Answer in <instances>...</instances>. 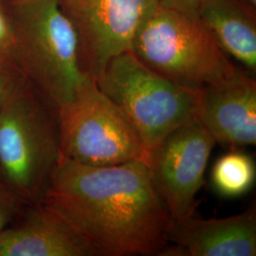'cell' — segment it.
I'll list each match as a JSON object with an SVG mask.
<instances>
[{
    "mask_svg": "<svg viewBox=\"0 0 256 256\" xmlns=\"http://www.w3.org/2000/svg\"><path fill=\"white\" fill-rule=\"evenodd\" d=\"M102 256H162L171 221L144 160L90 166L62 156L42 200Z\"/></svg>",
    "mask_w": 256,
    "mask_h": 256,
    "instance_id": "cell-1",
    "label": "cell"
},
{
    "mask_svg": "<svg viewBox=\"0 0 256 256\" xmlns=\"http://www.w3.org/2000/svg\"><path fill=\"white\" fill-rule=\"evenodd\" d=\"M12 57L55 111L70 101L90 76L82 70L79 41L59 0H7Z\"/></svg>",
    "mask_w": 256,
    "mask_h": 256,
    "instance_id": "cell-2",
    "label": "cell"
},
{
    "mask_svg": "<svg viewBox=\"0 0 256 256\" xmlns=\"http://www.w3.org/2000/svg\"><path fill=\"white\" fill-rule=\"evenodd\" d=\"M61 158L56 111L27 81L0 106L3 180L28 204L42 202Z\"/></svg>",
    "mask_w": 256,
    "mask_h": 256,
    "instance_id": "cell-3",
    "label": "cell"
},
{
    "mask_svg": "<svg viewBox=\"0 0 256 256\" xmlns=\"http://www.w3.org/2000/svg\"><path fill=\"white\" fill-rule=\"evenodd\" d=\"M131 52L149 68L194 90L240 70L198 19L160 4L138 30Z\"/></svg>",
    "mask_w": 256,
    "mask_h": 256,
    "instance_id": "cell-4",
    "label": "cell"
},
{
    "mask_svg": "<svg viewBox=\"0 0 256 256\" xmlns=\"http://www.w3.org/2000/svg\"><path fill=\"white\" fill-rule=\"evenodd\" d=\"M95 81L126 115L148 155L168 134L196 116L198 90L156 72L131 50L111 59Z\"/></svg>",
    "mask_w": 256,
    "mask_h": 256,
    "instance_id": "cell-5",
    "label": "cell"
},
{
    "mask_svg": "<svg viewBox=\"0 0 256 256\" xmlns=\"http://www.w3.org/2000/svg\"><path fill=\"white\" fill-rule=\"evenodd\" d=\"M56 115L62 156L90 166L148 162L146 149L126 115L90 76Z\"/></svg>",
    "mask_w": 256,
    "mask_h": 256,
    "instance_id": "cell-6",
    "label": "cell"
},
{
    "mask_svg": "<svg viewBox=\"0 0 256 256\" xmlns=\"http://www.w3.org/2000/svg\"><path fill=\"white\" fill-rule=\"evenodd\" d=\"M76 30L82 70L97 79L111 59L131 50L160 0H59Z\"/></svg>",
    "mask_w": 256,
    "mask_h": 256,
    "instance_id": "cell-7",
    "label": "cell"
},
{
    "mask_svg": "<svg viewBox=\"0 0 256 256\" xmlns=\"http://www.w3.org/2000/svg\"><path fill=\"white\" fill-rule=\"evenodd\" d=\"M216 144L194 118L174 129L149 153L151 180L171 220L194 214L196 198L205 183L204 174Z\"/></svg>",
    "mask_w": 256,
    "mask_h": 256,
    "instance_id": "cell-8",
    "label": "cell"
},
{
    "mask_svg": "<svg viewBox=\"0 0 256 256\" xmlns=\"http://www.w3.org/2000/svg\"><path fill=\"white\" fill-rule=\"evenodd\" d=\"M196 118L224 146H256V81L239 70L227 80L198 90Z\"/></svg>",
    "mask_w": 256,
    "mask_h": 256,
    "instance_id": "cell-9",
    "label": "cell"
},
{
    "mask_svg": "<svg viewBox=\"0 0 256 256\" xmlns=\"http://www.w3.org/2000/svg\"><path fill=\"white\" fill-rule=\"evenodd\" d=\"M30 205L0 234V256H102L44 202Z\"/></svg>",
    "mask_w": 256,
    "mask_h": 256,
    "instance_id": "cell-10",
    "label": "cell"
},
{
    "mask_svg": "<svg viewBox=\"0 0 256 256\" xmlns=\"http://www.w3.org/2000/svg\"><path fill=\"white\" fill-rule=\"evenodd\" d=\"M162 256H256V210L224 218L171 220Z\"/></svg>",
    "mask_w": 256,
    "mask_h": 256,
    "instance_id": "cell-11",
    "label": "cell"
},
{
    "mask_svg": "<svg viewBox=\"0 0 256 256\" xmlns=\"http://www.w3.org/2000/svg\"><path fill=\"white\" fill-rule=\"evenodd\" d=\"M196 18L226 54L256 72V7L244 0H204Z\"/></svg>",
    "mask_w": 256,
    "mask_h": 256,
    "instance_id": "cell-12",
    "label": "cell"
},
{
    "mask_svg": "<svg viewBox=\"0 0 256 256\" xmlns=\"http://www.w3.org/2000/svg\"><path fill=\"white\" fill-rule=\"evenodd\" d=\"M256 164L250 156L238 149L220 156L212 167V183L225 198H238L248 192L256 182Z\"/></svg>",
    "mask_w": 256,
    "mask_h": 256,
    "instance_id": "cell-13",
    "label": "cell"
},
{
    "mask_svg": "<svg viewBox=\"0 0 256 256\" xmlns=\"http://www.w3.org/2000/svg\"><path fill=\"white\" fill-rule=\"evenodd\" d=\"M27 81L14 58L0 52V106Z\"/></svg>",
    "mask_w": 256,
    "mask_h": 256,
    "instance_id": "cell-14",
    "label": "cell"
},
{
    "mask_svg": "<svg viewBox=\"0 0 256 256\" xmlns=\"http://www.w3.org/2000/svg\"><path fill=\"white\" fill-rule=\"evenodd\" d=\"M28 204L8 184L0 180V234L18 218Z\"/></svg>",
    "mask_w": 256,
    "mask_h": 256,
    "instance_id": "cell-15",
    "label": "cell"
},
{
    "mask_svg": "<svg viewBox=\"0 0 256 256\" xmlns=\"http://www.w3.org/2000/svg\"><path fill=\"white\" fill-rule=\"evenodd\" d=\"M12 30L7 10L2 1H0V52L12 56Z\"/></svg>",
    "mask_w": 256,
    "mask_h": 256,
    "instance_id": "cell-16",
    "label": "cell"
},
{
    "mask_svg": "<svg viewBox=\"0 0 256 256\" xmlns=\"http://www.w3.org/2000/svg\"><path fill=\"white\" fill-rule=\"evenodd\" d=\"M204 0H160V4L165 8L178 10L186 16L196 18Z\"/></svg>",
    "mask_w": 256,
    "mask_h": 256,
    "instance_id": "cell-17",
    "label": "cell"
},
{
    "mask_svg": "<svg viewBox=\"0 0 256 256\" xmlns=\"http://www.w3.org/2000/svg\"><path fill=\"white\" fill-rule=\"evenodd\" d=\"M244 1H246L248 4H250L252 6H254V7L256 8V0H244Z\"/></svg>",
    "mask_w": 256,
    "mask_h": 256,
    "instance_id": "cell-18",
    "label": "cell"
},
{
    "mask_svg": "<svg viewBox=\"0 0 256 256\" xmlns=\"http://www.w3.org/2000/svg\"><path fill=\"white\" fill-rule=\"evenodd\" d=\"M0 180H1V182H4V180H3V176H2V174H1V170H0Z\"/></svg>",
    "mask_w": 256,
    "mask_h": 256,
    "instance_id": "cell-19",
    "label": "cell"
},
{
    "mask_svg": "<svg viewBox=\"0 0 256 256\" xmlns=\"http://www.w3.org/2000/svg\"><path fill=\"white\" fill-rule=\"evenodd\" d=\"M14 1H23V0H14Z\"/></svg>",
    "mask_w": 256,
    "mask_h": 256,
    "instance_id": "cell-20",
    "label": "cell"
}]
</instances>
